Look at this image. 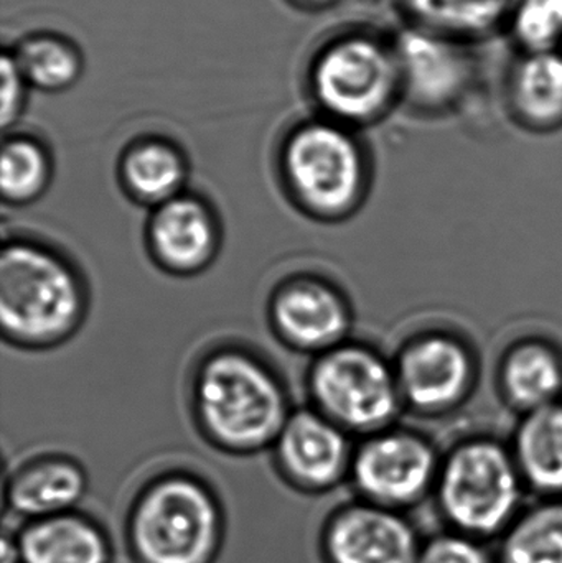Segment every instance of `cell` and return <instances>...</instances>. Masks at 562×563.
<instances>
[{
	"mask_svg": "<svg viewBox=\"0 0 562 563\" xmlns=\"http://www.w3.org/2000/svg\"><path fill=\"white\" fill-rule=\"evenodd\" d=\"M13 58L26 82L45 91L69 88L81 75V58L75 46L56 36L23 40L16 46Z\"/></svg>",
	"mask_w": 562,
	"mask_h": 563,
	"instance_id": "obj_22",
	"label": "cell"
},
{
	"mask_svg": "<svg viewBox=\"0 0 562 563\" xmlns=\"http://www.w3.org/2000/svg\"><path fill=\"white\" fill-rule=\"evenodd\" d=\"M352 475L366 501L398 511L425 498L434 479L436 456L412 437H379L360 449Z\"/></svg>",
	"mask_w": 562,
	"mask_h": 563,
	"instance_id": "obj_10",
	"label": "cell"
},
{
	"mask_svg": "<svg viewBox=\"0 0 562 563\" xmlns=\"http://www.w3.org/2000/svg\"><path fill=\"white\" fill-rule=\"evenodd\" d=\"M310 387L323 412L352 429L382 426L396 407L392 374L362 347H337L323 354L313 366Z\"/></svg>",
	"mask_w": 562,
	"mask_h": 563,
	"instance_id": "obj_8",
	"label": "cell"
},
{
	"mask_svg": "<svg viewBox=\"0 0 562 563\" xmlns=\"http://www.w3.org/2000/svg\"><path fill=\"white\" fill-rule=\"evenodd\" d=\"M49 165L45 151L30 139L5 142L0 167V185L5 200L12 203L32 200L48 181Z\"/></svg>",
	"mask_w": 562,
	"mask_h": 563,
	"instance_id": "obj_24",
	"label": "cell"
},
{
	"mask_svg": "<svg viewBox=\"0 0 562 563\" xmlns=\"http://www.w3.org/2000/svg\"><path fill=\"white\" fill-rule=\"evenodd\" d=\"M155 256L172 271L201 269L217 247L213 217L201 201L175 197L158 207L151 223Z\"/></svg>",
	"mask_w": 562,
	"mask_h": 563,
	"instance_id": "obj_13",
	"label": "cell"
},
{
	"mask_svg": "<svg viewBox=\"0 0 562 563\" xmlns=\"http://www.w3.org/2000/svg\"><path fill=\"white\" fill-rule=\"evenodd\" d=\"M416 563H495L481 539L462 532L432 536L422 544Z\"/></svg>",
	"mask_w": 562,
	"mask_h": 563,
	"instance_id": "obj_26",
	"label": "cell"
},
{
	"mask_svg": "<svg viewBox=\"0 0 562 563\" xmlns=\"http://www.w3.org/2000/svg\"><path fill=\"white\" fill-rule=\"evenodd\" d=\"M505 33L517 52L562 49V0H511Z\"/></svg>",
	"mask_w": 562,
	"mask_h": 563,
	"instance_id": "obj_23",
	"label": "cell"
},
{
	"mask_svg": "<svg viewBox=\"0 0 562 563\" xmlns=\"http://www.w3.org/2000/svg\"><path fill=\"white\" fill-rule=\"evenodd\" d=\"M197 406L211 439L233 452H254L277 442L287 422L276 377L234 351L217 354L201 367Z\"/></svg>",
	"mask_w": 562,
	"mask_h": 563,
	"instance_id": "obj_1",
	"label": "cell"
},
{
	"mask_svg": "<svg viewBox=\"0 0 562 563\" xmlns=\"http://www.w3.org/2000/svg\"><path fill=\"white\" fill-rule=\"evenodd\" d=\"M20 562L19 545L16 539H10L5 536L2 541V563Z\"/></svg>",
	"mask_w": 562,
	"mask_h": 563,
	"instance_id": "obj_28",
	"label": "cell"
},
{
	"mask_svg": "<svg viewBox=\"0 0 562 563\" xmlns=\"http://www.w3.org/2000/svg\"><path fill=\"white\" fill-rule=\"evenodd\" d=\"M403 75V102L425 112L461 104L478 85L474 45L403 25L395 33Z\"/></svg>",
	"mask_w": 562,
	"mask_h": 563,
	"instance_id": "obj_7",
	"label": "cell"
},
{
	"mask_svg": "<svg viewBox=\"0 0 562 563\" xmlns=\"http://www.w3.org/2000/svg\"><path fill=\"white\" fill-rule=\"evenodd\" d=\"M518 465L531 488L562 496V409L543 407L518 433Z\"/></svg>",
	"mask_w": 562,
	"mask_h": 563,
	"instance_id": "obj_19",
	"label": "cell"
},
{
	"mask_svg": "<svg viewBox=\"0 0 562 563\" xmlns=\"http://www.w3.org/2000/svg\"><path fill=\"white\" fill-rule=\"evenodd\" d=\"M406 25L459 42L494 38L507 29L511 0H398Z\"/></svg>",
	"mask_w": 562,
	"mask_h": 563,
	"instance_id": "obj_17",
	"label": "cell"
},
{
	"mask_svg": "<svg viewBox=\"0 0 562 563\" xmlns=\"http://www.w3.org/2000/svg\"><path fill=\"white\" fill-rule=\"evenodd\" d=\"M273 314L279 333L302 350H326L349 327L342 298L316 280L286 285L274 300Z\"/></svg>",
	"mask_w": 562,
	"mask_h": 563,
	"instance_id": "obj_12",
	"label": "cell"
},
{
	"mask_svg": "<svg viewBox=\"0 0 562 563\" xmlns=\"http://www.w3.org/2000/svg\"><path fill=\"white\" fill-rule=\"evenodd\" d=\"M82 294L75 273L49 251L32 244L3 247L0 257V321L7 336L46 344L79 321Z\"/></svg>",
	"mask_w": 562,
	"mask_h": 563,
	"instance_id": "obj_3",
	"label": "cell"
},
{
	"mask_svg": "<svg viewBox=\"0 0 562 563\" xmlns=\"http://www.w3.org/2000/svg\"><path fill=\"white\" fill-rule=\"evenodd\" d=\"M296 2H299L300 5L306 7H322V5H329L332 0H296Z\"/></svg>",
	"mask_w": 562,
	"mask_h": 563,
	"instance_id": "obj_29",
	"label": "cell"
},
{
	"mask_svg": "<svg viewBox=\"0 0 562 563\" xmlns=\"http://www.w3.org/2000/svg\"><path fill=\"white\" fill-rule=\"evenodd\" d=\"M505 380L515 400L525 406H541L560 387V367L550 351L521 347L508 361Z\"/></svg>",
	"mask_w": 562,
	"mask_h": 563,
	"instance_id": "obj_25",
	"label": "cell"
},
{
	"mask_svg": "<svg viewBox=\"0 0 562 563\" xmlns=\"http://www.w3.org/2000/svg\"><path fill=\"white\" fill-rule=\"evenodd\" d=\"M319 104L350 124L375 121L403 101V75L395 35L352 32L320 52L312 71Z\"/></svg>",
	"mask_w": 562,
	"mask_h": 563,
	"instance_id": "obj_4",
	"label": "cell"
},
{
	"mask_svg": "<svg viewBox=\"0 0 562 563\" xmlns=\"http://www.w3.org/2000/svg\"><path fill=\"white\" fill-rule=\"evenodd\" d=\"M469 364L464 351L444 338H431L406 353L401 380L406 394L419 406L451 402L467 379Z\"/></svg>",
	"mask_w": 562,
	"mask_h": 563,
	"instance_id": "obj_18",
	"label": "cell"
},
{
	"mask_svg": "<svg viewBox=\"0 0 562 563\" xmlns=\"http://www.w3.org/2000/svg\"><path fill=\"white\" fill-rule=\"evenodd\" d=\"M504 92L508 109L525 124H561L562 49L517 52L505 73Z\"/></svg>",
	"mask_w": 562,
	"mask_h": 563,
	"instance_id": "obj_14",
	"label": "cell"
},
{
	"mask_svg": "<svg viewBox=\"0 0 562 563\" xmlns=\"http://www.w3.org/2000/svg\"><path fill=\"white\" fill-rule=\"evenodd\" d=\"M521 501L520 473L495 443L462 446L445 463L439 478L442 518L454 531L481 541L504 534L520 515Z\"/></svg>",
	"mask_w": 562,
	"mask_h": 563,
	"instance_id": "obj_5",
	"label": "cell"
},
{
	"mask_svg": "<svg viewBox=\"0 0 562 563\" xmlns=\"http://www.w3.org/2000/svg\"><path fill=\"white\" fill-rule=\"evenodd\" d=\"M128 539L137 563H213L223 541V515L203 483L167 476L139 496Z\"/></svg>",
	"mask_w": 562,
	"mask_h": 563,
	"instance_id": "obj_2",
	"label": "cell"
},
{
	"mask_svg": "<svg viewBox=\"0 0 562 563\" xmlns=\"http://www.w3.org/2000/svg\"><path fill=\"white\" fill-rule=\"evenodd\" d=\"M276 443L280 470L297 488L327 492L345 475V437L319 413L302 410L287 419Z\"/></svg>",
	"mask_w": 562,
	"mask_h": 563,
	"instance_id": "obj_11",
	"label": "cell"
},
{
	"mask_svg": "<svg viewBox=\"0 0 562 563\" xmlns=\"http://www.w3.org/2000/svg\"><path fill=\"white\" fill-rule=\"evenodd\" d=\"M290 188L316 213H339L359 194L362 155L335 122H310L294 132L284 151Z\"/></svg>",
	"mask_w": 562,
	"mask_h": 563,
	"instance_id": "obj_6",
	"label": "cell"
},
{
	"mask_svg": "<svg viewBox=\"0 0 562 563\" xmlns=\"http://www.w3.org/2000/svg\"><path fill=\"white\" fill-rule=\"evenodd\" d=\"M85 472L63 459L42 460L20 470L7 488V505L12 515L26 521L66 515L86 493Z\"/></svg>",
	"mask_w": 562,
	"mask_h": 563,
	"instance_id": "obj_16",
	"label": "cell"
},
{
	"mask_svg": "<svg viewBox=\"0 0 562 563\" xmlns=\"http://www.w3.org/2000/svg\"><path fill=\"white\" fill-rule=\"evenodd\" d=\"M20 563H109L104 532L82 516L66 512L30 521L16 538Z\"/></svg>",
	"mask_w": 562,
	"mask_h": 563,
	"instance_id": "obj_15",
	"label": "cell"
},
{
	"mask_svg": "<svg viewBox=\"0 0 562 563\" xmlns=\"http://www.w3.org/2000/svg\"><path fill=\"white\" fill-rule=\"evenodd\" d=\"M0 71H2V125L9 128L22 114L23 102H25V86L29 82L23 78L13 55L2 56V69Z\"/></svg>",
	"mask_w": 562,
	"mask_h": 563,
	"instance_id": "obj_27",
	"label": "cell"
},
{
	"mask_svg": "<svg viewBox=\"0 0 562 563\" xmlns=\"http://www.w3.org/2000/svg\"><path fill=\"white\" fill-rule=\"evenodd\" d=\"M322 548L327 563H416L422 544L401 512L363 503L332 516Z\"/></svg>",
	"mask_w": 562,
	"mask_h": 563,
	"instance_id": "obj_9",
	"label": "cell"
},
{
	"mask_svg": "<svg viewBox=\"0 0 562 563\" xmlns=\"http://www.w3.org/2000/svg\"><path fill=\"white\" fill-rule=\"evenodd\" d=\"M498 563H562V499L520 512L502 536Z\"/></svg>",
	"mask_w": 562,
	"mask_h": 563,
	"instance_id": "obj_20",
	"label": "cell"
},
{
	"mask_svg": "<svg viewBox=\"0 0 562 563\" xmlns=\"http://www.w3.org/2000/svg\"><path fill=\"white\" fill-rule=\"evenodd\" d=\"M122 174L135 197L162 205L177 197L184 184V158L172 145L148 141L125 155Z\"/></svg>",
	"mask_w": 562,
	"mask_h": 563,
	"instance_id": "obj_21",
	"label": "cell"
}]
</instances>
